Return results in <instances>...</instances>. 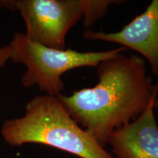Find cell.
Instances as JSON below:
<instances>
[{"mask_svg": "<svg viewBox=\"0 0 158 158\" xmlns=\"http://www.w3.org/2000/svg\"><path fill=\"white\" fill-rule=\"evenodd\" d=\"M98 83L58 98L76 123L105 147L114 130L135 120L158 94L141 56L116 55L97 67Z\"/></svg>", "mask_w": 158, "mask_h": 158, "instance_id": "6da1fadb", "label": "cell"}, {"mask_svg": "<svg viewBox=\"0 0 158 158\" xmlns=\"http://www.w3.org/2000/svg\"><path fill=\"white\" fill-rule=\"evenodd\" d=\"M1 134L12 147L38 143L81 158H115L76 123L58 96L35 97L22 117L4 122Z\"/></svg>", "mask_w": 158, "mask_h": 158, "instance_id": "7a4b0ae2", "label": "cell"}, {"mask_svg": "<svg viewBox=\"0 0 158 158\" xmlns=\"http://www.w3.org/2000/svg\"><path fill=\"white\" fill-rule=\"evenodd\" d=\"M8 46L12 60L27 68L21 79L23 86H37L51 96L60 94L64 87L62 76L66 72L84 67L97 68L102 61L126 50L124 47L89 52L70 48L59 50L33 42L21 32L15 33Z\"/></svg>", "mask_w": 158, "mask_h": 158, "instance_id": "3957f363", "label": "cell"}, {"mask_svg": "<svg viewBox=\"0 0 158 158\" xmlns=\"http://www.w3.org/2000/svg\"><path fill=\"white\" fill-rule=\"evenodd\" d=\"M30 40L48 48L65 49L68 31L83 19L89 0H12Z\"/></svg>", "mask_w": 158, "mask_h": 158, "instance_id": "277c9868", "label": "cell"}, {"mask_svg": "<svg viewBox=\"0 0 158 158\" xmlns=\"http://www.w3.org/2000/svg\"><path fill=\"white\" fill-rule=\"evenodd\" d=\"M83 37L89 40L116 43L143 56L149 63L152 73L158 76V0H153L138 15L118 31L86 30Z\"/></svg>", "mask_w": 158, "mask_h": 158, "instance_id": "5b68a950", "label": "cell"}, {"mask_svg": "<svg viewBox=\"0 0 158 158\" xmlns=\"http://www.w3.org/2000/svg\"><path fill=\"white\" fill-rule=\"evenodd\" d=\"M157 107L155 95L138 118L110 134L108 144L116 158H158V125L155 116Z\"/></svg>", "mask_w": 158, "mask_h": 158, "instance_id": "8992f818", "label": "cell"}, {"mask_svg": "<svg viewBox=\"0 0 158 158\" xmlns=\"http://www.w3.org/2000/svg\"><path fill=\"white\" fill-rule=\"evenodd\" d=\"M119 2H121L114 0H89V5L83 18V25L85 29L89 30L98 20L104 16L110 5Z\"/></svg>", "mask_w": 158, "mask_h": 158, "instance_id": "52a82bcc", "label": "cell"}, {"mask_svg": "<svg viewBox=\"0 0 158 158\" xmlns=\"http://www.w3.org/2000/svg\"><path fill=\"white\" fill-rule=\"evenodd\" d=\"M7 7V0H0V8H6ZM10 59V48L8 45L0 48V70L5 66V63L8 59Z\"/></svg>", "mask_w": 158, "mask_h": 158, "instance_id": "ba28073f", "label": "cell"}]
</instances>
